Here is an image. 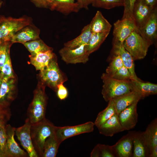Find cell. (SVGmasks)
Instances as JSON below:
<instances>
[{"instance_id":"6da1fadb","label":"cell","mask_w":157,"mask_h":157,"mask_svg":"<svg viewBox=\"0 0 157 157\" xmlns=\"http://www.w3.org/2000/svg\"><path fill=\"white\" fill-rule=\"evenodd\" d=\"M46 86L41 82L34 91L33 97L27 111V119L31 124L45 118L48 97L45 92Z\"/></svg>"},{"instance_id":"7a4b0ae2","label":"cell","mask_w":157,"mask_h":157,"mask_svg":"<svg viewBox=\"0 0 157 157\" xmlns=\"http://www.w3.org/2000/svg\"><path fill=\"white\" fill-rule=\"evenodd\" d=\"M101 78L103 83L101 94L106 102L133 90L131 80H117L111 77L106 73L102 74Z\"/></svg>"},{"instance_id":"3957f363","label":"cell","mask_w":157,"mask_h":157,"mask_svg":"<svg viewBox=\"0 0 157 157\" xmlns=\"http://www.w3.org/2000/svg\"><path fill=\"white\" fill-rule=\"evenodd\" d=\"M55 126L46 118L31 124L30 134L33 147L38 157H42L44 146L46 139L53 133Z\"/></svg>"},{"instance_id":"277c9868","label":"cell","mask_w":157,"mask_h":157,"mask_svg":"<svg viewBox=\"0 0 157 157\" xmlns=\"http://www.w3.org/2000/svg\"><path fill=\"white\" fill-rule=\"evenodd\" d=\"M32 21L31 18L26 16L19 18L0 16V42L10 41L18 31Z\"/></svg>"},{"instance_id":"5b68a950","label":"cell","mask_w":157,"mask_h":157,"mask_svg":"<svg viewBox=\"0 0 157 157\" xmlns=\"http://www.w3.org/2000/svg\"><path fill=\"white\" fill-rule=\"evenodd\" d=\"M40 72L41 82L56 92L59 84L63 83L67 80V76L59 67L56 56L50 61L48 66Z\"/></svg>"},{"instance_id":"8992f818","label":"cell","mask_w":157,"mask_h":157,"mask_svg":"<svg viewBox=\"0 0 157 157\" xmlns=\"http://www.w3.org/2000/svg\"><path fill=\"white\" fill-rule=\"evenodd\" d=\"M123 45L125 49L134 60L144 58L148 49L151 45L140 34L139 29L133 32L124 41Z\"/></svg>"},{"instance_id":"52a82bcc","label":"cell","mask_w":157,"mask_h":157,"mask_svg":"<svg viewBox=\"0 0 157 157\" xmlns=\"http://www.w3.org/2000/svg\"><path fill=\"white\" fill-rule=\"evenodd\" d=\"M94 126V123L89 121L74 126L63 127L55 126L54 133L58 141L60 144L68 138L82 133L93 131Z\"/></svg>"},{"instance_id":"ba28073f","label":"cell","mask_w":157,"mask_h":157,"mask_svg":"<svg viewBox=\"0 0 157 157\" xmlns=\"http://www.w3.org/2000/svg\"><path fill=\"white\" fill-rule=\"evenodd\" d=\"M61 59L67 64L85 63L89 60L90 54L88 50V44L74 49L65 47L59 51Z\"/></svg>"},{"instance_id":"9c48e42d","label":"cell","mask_w":157,"mask_h":157,"mask_svg":"<svg viewBox=\"0 0 157 157\" xmlns=\"http://www.w3.org/2000/svg\"><path fill=\"white\" fill-rule=\"evenodd\" d=\"M138 29L133 17L118 20L114 24L113 43H123L133 32Z\"/></svg>"},{"instance_id":"30bf717a","label":"cell","mask_w":157,"mask_h":157,"mask_svg":"<svg viewBox=\"0 0 157 157\" xmlns=\"http://www.w3.org/2000/svg\"><path fill=\"white\" fill-rule=\"evenodd\" d=\"M31 124L27 118L22 126L15 128V134L29 157H38L33 144L31 134Z\"/></svg>"},{"instance_id":"8fae6325","label":"cell","mask_w":157,"mask_h":157,"mask_svg":"<svg viewBox=\"0 0 157 157\" xmlns=\"http://www.w3.org/2000/svg\"><path fill=\"white\" fill-rule=\"evenodd\" d=\"M6 129L7 140L5 154L6 157L29 156L27 152L20 148L14 139L15 128L7 124Z\"/></svg>"},{"instance_id":"7c38bea8","label":"cell","mask_w":157,"mask_h":157,"mask_svg":"<svg viewBox=\"0 0 157 157\" xmlns=\"http://www.w3.org/2000/svg\"><path fill=\"white\" fill-rule=\"evenodd\" d=\"M142 36L151 45L156 44L157 39V7L153 9L144 25L139 29Z\"/></svg>"},{"instance_id":"4fadbf2b","label":"cell","mask_w":157,"mask_h":157,"mask_svg":"<svg viewBox=\"0 0 157 157\" xmlns=\"http://www.w3.org/2000/svg\"><path fill=\"white\" fill-rule=\"evenodd\" d=\"M15 78L2 79L0 88V106L9 107L16 96Z\"/></svg>"},{"instance_id":"5bb4252c","label":"cell","mask_w":157,"mask_h":157,"mask_svg":"<svg viewBox=\"0 0 157 157\" xmlns=\"http://www.w3.org/2000/svg\"><path fill=\"white\" fill-rule=\"evenodd\" d=\"M113 54L118 55L120 56L124 65L130 72L133 80L142 81L136 75L135 70L134 60L130 54L125 49L123 43H113Z\"/></svg>"},{"instance_id":"9a60e30c","label":"cell","mask_w":157,"mask_h":157,"mask_svg":"<svg viewBox=\"0 0 157 157\" xmlns=\"http://www.w3.org/2000/svg\"><path fill=\"white\" fill-rule=\"evenodd\" d=\"M138 103L136 102L132 104L118 114L119 122L124 130L133 128L138 122Z\"/></svg>"},{"instance_id":"2e32d148","label":"cell","mask_w":157,"mask_h":157,"mask_svg":"<svg viewBox=\"0 0 157 157\" xmlns=\"http://www.w3.org/2000/svg\"><path fill=\"white\" fill-rule=\"evenodd\" d=\"M40 30L32 23L27 25L18 31L11 38L10 41L13 43L22 44L40 38Z\"/></svg>"},{"instance_id":"e0dca14e","label":"cell","mask_w":157,"mask_h":157,"mask_svg":"<svg viewBox=\"0 0 157 157\" xmlns=\"http://www.w3.org/2000/svg\"><path fill=\"white\" fill-rule=\"evenodd\" d=\"M154 8L147 5L141 0H136L133 8L132 16L138 29L144 25Z\"/></svg>"},{"instance_id":"ac0fdd59","label":"cell","mask_w":157,"mask_h":157,"mask_svg":"<svg viewBox=\"0 0 157 157\" xmlns=\"http://www.w3.org/2000/svg\"><path fill=\"white\" fill-rule=\"evenodd\" d=\"M112 147L115 156L132 157L133 145L131 132L123 136Z\"/></svg>"},{"instance_id":"d6986e66","label":"cell","mask_w":157,"mask_h":157,"mask_svg":"<svg viewBox=\"0 0 157 157\" xmlns=\"http://www.w3.org/2000/svg\"><path fill=\"white\" fill-rule=\"evenodd\" d=\"M131 133L133 145L132 157H149V149L142 132L134 131Z\"/></svg>"},{"instance_id":"ffe728a7","label":"cell","mask_w":157,"mask_h":157,"mask_svg":"<svg viewBox=\"0 0 157 157\" xmlns=\"http://www.w3.org/2000/svg\"><path fill=\"white\" fill-rule=\"evenodd\" d=\"M75 0H52L49 9L56 10L65 15L77 13L81 9Z\"/></svg>"},{"instance_id":"44dd1931","label":"cell","mask_w":157,"mask_h":157,"mask_svg":"<svg viewBox=\"0 0 157 157\" xmlns=\"http://www.w3.org/2000/svg\"><path fill=\"white\" fill-rule=\"evenodd\" d=\"M142 99L138 92L133 90L131 92L113 99L117 114L132 104L138 102Z\"/></svg>"},{"instance_id":"7402d4cb","label":"cell","mask_w":157,"mask_h":157,"mask_svg":"<svg viewBox=\"0 0 157 157\" xmlns=\"http://www.w3.org/2000/svg\"><path fill=\"white\" fill-rule=\"evenodd\" d=\"M53 51L49 50L39 52L33 55H29L30 63L35 67L36 70L42 71L56 56Z\"/></svg>"},{"instance_id":"603a6c76","label":"cell","mask_w":157,"mask_h":157,"mask_svg":"<svg viewBox=\"0 0 157 157\" xmlns=\"http://www.w3.org/2000/svg\"><path fill=\"white\" fill-rule=\"evenodd\" d=\"M98 129L100 134L110 137L124 131L120 124L117 113L114 115Z\"/></svg>"},{"instance_id":"cb8c5ba5","label":"cell","mask_w":157,"mask_h":157,"mask_svg":"<svg viewBox=\"0 0 157 157\" xmlns=\"http://www.w3.org/2000/svg\"><path fill=\"white\" fill-rule=\"evenodd\" d=\"M89 24L93 33H110L112 27L111 24L99 11L97 12Z\"/></svg>"},{"instance_id":"d4e9b609","label":"cell","mask_w":157,"mask_h":157,"mask_svg":"<svg viewBox=\"0 0 157 157\" xmlns=\"http://www.w3.org/2000/svg\"><path fill=\"white\" fill-rule=\"evenodd\" d=\"M93 33L90 24L84 26L81 31V34L76 38L64 44V46L74 49L85 44H88Z\"/></svg>"},{"instance_id":"484cf974","label":"cell","mask_w":157,"mask_h":157,"mask_svg":"<svg viewBox=\"0 0 157 157\" xmlns=\"http://www.w3.org/2000/svg\"><path fill=\"white\" fill-rule=\"evenodd\" d=\"M133 90L138 92L142 98L157 93V85L149 82L131 80Z\"/></svg>"},{"instance_id":"4316f807","label":"cell","mask_w":157,"mask_h":157,"mask_svg":"<svg viewBox=\"0 0 157 157\" xmlns=\"http://www.w3.org/2000/svg\"><path fill=\"white\" fill-rule=\"evenodd\" d=\"M142 133L149 148L150 153L151 150L155 147L157 146V120L156 118L151 122L147 126L145 131Z\"/></svg>"},{"instance_id":"83f0119b","label":"cell","mask_w":157,"mask_h":157,"mask_svg":"<svg viewBox=\"0 0 157 157\" xmlns=\"http://www.w3.org/2000/svg\"><path fill=\"white\" fill-rule=\"evenodd\" d=\"M60 145L54 131L46 139L45 142L42 157H56Z\"/></svg>"},{"instance_id":"f1b7e54d","label":"cell","mask_w":157,"mask_h":157,"mask_svg":"<svg viewBox=\"0 0 157 157\" xmlns=\"http://www.w3.org/2000/svg\"><path fill=\"white\" fill-rule=\"evenodd\" d=\"M108 102L107 107L99 113L94 123L97 128L117 113L113 100H111Z\"/></svg>"},{"instance_id":"f546056e","label":"cell","mask_w":157,"mask_h":157,"mask_svg":"<svg viewBox=\"0 0 157 157\" xmlns=\"http://www.w3.org/2000/svg\"><path fill=\"white\" fill-rule=\"evenodd\" d=\"M23 44L30 52L31 55L40 52L53 50L52 48L47 45L40 38L26 42Z\"/></svg>"},{"instance_id":"4dcf8cb0","label":"cell","mask_w":157,"mask_h":157,"mask_svg":"<svg viewBox=\"0 0 157 157\" xmlns=\"http://www.w3.org/2000/svg\"><path fill=\"white\" fill-rule=\"evenodd\" d=\"M109 32L93 33L88 44V50L90 54L97 50L109 35Z\"/></svg>"},{"instance_id":"1f68e13d","label":"cell","mask_w":157,"mask_h":157,"mask_svg":"<svg viewBox=\"0 0 157 157\" xmlns=\"http://www.w3.org/2000/svg\"><path fill=\"white\" fill-rule=\"evenodd\" d=\"M91 157H114L115 155L112 146L98 144L93 149L90 155Z\"/></svg>"},{"instance_id":"d6a6232c","label":"cell","mask_w":157,"mask_h":157,"mask_svg":"<svg viewBox=\"0 0 157 157\" xmlns=\"http://www.w3.org/2000/svg\"><path fill=\"white\" fill-rule=\"evenodd\" d=\"M91 4L95 7L110 9L124 6V1L123 0H93Z\"/></svg>"},{"instance_id":"836d02e7","label":"cell","mask_w":157,"mask_h":157,"mask_svg":"<svg viewBox=\"0 0 157 157\" xmlns=\"http://www.w3.org/2000/svg\"><path fill=\"white\" fill-rule=\"evenodd\" d=\"M112 59L106 69V72L109 76L113 75L124 65L121 58L118 55L113 54Z\"/></svg>"},{"instance_id":"e575fe53","label":"cell","mask_w":157,"mask_h":157,"mask_svg":"<svg viewBox=\"0 0 157 157\" xmlns=\"http://www.w3.org/2000/svg\"><path fill=\"white\" fill-rule=\"evenodd\" d=\"M13 44L10 41L0 42V70L10 55V49Z\"/></svg>"},{"instance_id":"d590c367","label":"cell","mask_w":157,"mask_h":157,"mask_svg":"<svg viewBox=\"0 0 157 157\" xmlns=\"http://www.w3.org/2000/svg\"><path fill=\"white\" fill-rule=\"evenodd\" d=\"M0 74L2 79H8L15 78L12 67L10 55L1 68Z\"/></svg>"},{"instance_id":"8d00e7d4","label":"cell","mask_w":157,"mask_h":157,"mask_svg":"<svg viewBox=\"0 0 157 157\" xmlns=\"http://www.w3.org/2000/svg\"><path fill=\"white\" fill-rule=\"evenodd\" d=\"M110 77L113 78L121 81L133 80L129 70L124 65L120 68L113 75Z\"/></svg>"},{"instance_id":"74e56055","label":"cell","mask_w":157,"mask_h":157,"mask_svg":"<svg viewBox=\"0 0 157 157\" xmlns=\"http://www.w3.org/2000/svg\"><path fill=\"white\" fill-rule=\"evenodd\" d=\"M124 10L122 18L133 17L132 13L135 3L136 0H123Z\"/></svg>"},{"instance_id":"f35d334b","label":"cell","mask_w":157,"mask_h":157,"mask_svg":"<svg viewBox=\"0 0 157 157\" xmlns=\"http://www.w3.org/2000/svg\"><path fill=\"white\" fill-rule=\"evenodd\" d=\"M6 125L3 126L0 130V150L4 154L7 140Z\"/></svg>"},{"instance_id":"ab89813d","label":"cell","mask_w":157,"mask_h":157,"mask_svg":"<svg viewBox=\"0 0 157 157\" xmlns=\"http://www.w3.org/2000/svg\"><path fill=\"white\" fill-rule=\"evenodd\" d=\"M56 92L58 97L60 100H64L68 97V90L63 83L60 84L58 85Z\"/></svg>"},{"instance_id":"60d3db41","label":"cell","mask_w":157,"mask_h":157,"mask_svg":"<svg viewBox=\"0 0 157 157\" xmlns=\"http://www.w3.org/2000/svg\"><path fill=\"white\" fill-rule=\"evenodd\" d=\"M36 7L49 9L52 0H30Z\"/></svg>"},{"instance_id":"b9f144b4","label":"cell","mask_w":157,"mask_h":157,"mask_svg":"<svg viewBox=\"0 0 157 157\" xmlns=\"http://www.w3.org/2000/svg\"><path fill=\"white\" fill-rule=\"evenodd\" d=\"M11 116V111L9 107L0 106V119H6L9 120Z\"/></svg>"},{"instance_id":"7bdbcfd3","label":"cell","mask_w":157,"mask_h":157,"mask_svg":"<svg viewBox=\"0 0 157 157\" xmlns=\"http://www.w3.org/2000/svg\"><path fill=\"white\" fill-rule=\"evenodd\" d=\"M80 9H88V6L92 4L93 0H75Z\"/></svg>"},{"instance_id":"ee69618b","label":"cell","mask_w":157,"mask_h":157,"mask_svg":"<svg viewBox=\"0 0 157 157\" xmlns=\"http://www.w3.org/2000/svg\"><path fill=\"white\" fill-rule=\"evenodd\" d=\"M147 5L154 8L157 6V0H141Z\"/></svg>"},{"instance_id":"f6af8a7d","label":"cell","mask_w":157,"mask_h":157,"mask_svg":"<svg viewBox=\"0 0 157 157\" xmlns=\"http://www.w3.org/2000/svg\"><path fill=\"white\" fill-rule=\"evenodd\" d=\"M149 157H157V146L155 147L149 153Z\"/></svg>"},{"instance_id":"bcb514c9","label":"cell","mask_w":157,"mask_h":157,"mask_svg":"<svg viewBox=\"0 0 157 157\" xmlns=\"http://www.w3.org/2000/svg\"><path fill=\"white\" fill-rule=\"evenodd\" d=\"M9 121L6 119H0V130L3 126L7 124V122Z\"/></svg>"},{"instance_id":"7dc6e473","label":"cell","mask_w":157,"mask_h":157,"mask_svg":"<svg viewBox=\"0 0 157 157\" xmlns=\"http://www.w3.org/2000/svg\"><path fill=\"white\" fill-rule=\"evenodd\" d=\"M0 157H6L5 155L0 150Z\"/></svg>"},{"instance_id":"c3c4849f","label":"cell","mask_w":157,"mask_h":157,"mask_svg":"<svg viewBox=\"0 0 157 157\" xmlns=\"http://www.w3.org/2000/svg\"><path fill=\"white\" fill-rule=\"evenodd\" d=\"M2 78L1 76V75H0V88H1V83H2Z\"/></svg>"},{"instance_id":"681fc988","label":"cell","mask_w":157,"mask_h":157,"mask_svg":"<svg viewBox=\"0 0 157 157\" xmlns=\"http://www.w3.org/2000/svg\"><path fill=\"white\" fill-rule=\"evenodd\" d=\"M3 1L1 0H0V8L1 7Z\"/></svg>"}]
</instances>
